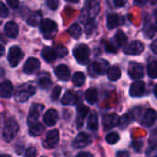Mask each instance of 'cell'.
<instances>
[{"instance_id":"cell-42","label":"cell","mask_w":157,"mask_h":157,"mask_svg":"<svg viewBox=\"0 0 157 157\" xmlns=\"http://www.w3.org/2000/svg\"><path fill=\"white\" fill-rule=\"evenodd\" d=\"M58 5L59 0H47V6L52 10H55L58 7Z\"/></svg>"},{"instance_id":"cell-46","label":"cell","mask_w":157,"mask_h":157,"mask_svg":"<svg viewBox=\"0 0 157 157\" xmlns=\"http://www.w3.org/2000/svg\"><path fill=\"white\" fill-rule=\"evenodd\" d=\"M147 1L148 0H134V4L137 6H144L147 3Z\"/></svg>"},{"instance_id":"cell-26","label":"cell","mask_w":157,"mask_h":157,"mask_svg":"<svg viewBox=\"0 0 157 157\" xmlns=\"http://www.w3.org/2000/svg\"><path fill=\"white\" fill-rule=\"evenodd\" d=\"M42 21V17H41V13L40 11H37L32 13L29 17L28 18V24L32 26V27H36L38 25H40Z\"/></svg>"},{"instance_id":"cell-10","label":"cell","mask_w":157,"mask_h":157,"mask_svg":"<svg viewBox=\"0 0 157 157\" xmlns=\"http://www.w3.org/2000/svg\"><path fill=\"white\" fill-rule=\"evenodd\" d=\"M59 139H60L59 132L57 130H52L47 133L46 138L43 142V146L45 148H48V149L54 148L58 144Z\"/></svg>"},{"instance_id":"cell-15","label":"cell","mask_w":157,"mask_h":157,"mask_svg":"<svg viewBox=\"0 0 157 157\" xmlns=\"http://www.w3.org/2000/svg\"><path fill=\"white\" fill-rule=\"evenodd\" d=\"M44 109V106L41 105V104H33L31 107H30V109H29V123H32V122H35V121L40 117V113L42 112Z\"/></svg>"},{"instance_id":"cell-25","label":"cell","mask_w":157,"mask_h":157,"mask_svg":"<svg viewBox=\"0 0 157 157\" xmlns=\"http://www.w3.org/2000/svg\"><path fill=\"white\" fill-rule=\"evenodd\" d=\"M121 71L119 66L114 65L109 67L108 70V77L110 81H117L121 78Z\"/></svg>"},{"instance_id":"cell-56","label":"cell","mask_w":157,"mask_h":157,"mask_svg":"<svg viewBox=\"0 0 157 157\" xmlns=\"http://www.w3.org/2000/svg\"><path fill=\"white\" fill-rule=\"evenodd\" d=\"M42 157H45V156H42Z\"/></svg>"},{"instance_id":"cell-50","label":"cell","mask_w":157,"mask_h":157,"mask_svg":"<svg viewBox=\"0 0 157 157\" xmlns=\"http://www.w3.org/2000/svg\"><path fill=\"white\" fill-rule=\"evenodd\" d=\"M151 49H152V51L157 54V40H155V41H153V43H152V45H151Z\"/></svg>"},{"instance_id":"cell-37","label":"cell","mask_w":157,"mask_h":157,"mask_svg":"<svg viewBox=\"0 0 157 157\" xmlns=\"http://www.w3.org/2000/svg\"><path fill=\"white\" fill-rule=\"evenodd\" d=\"M155 31V28L151 25V23L148 20H146L145 23H144V32L147 35V37H149V38L154 37Z\"/></svg>"},{"instance_id":"cell-49","label":"cell","mask_w":157,"mask_h":157,"mask_svg":"<svg viewBox=\"0 0 157 157\" xmlns=\"http://www.w3.org/2000/svg\"><path fill=\"white\" fill-rule=\"evenodd\" d=\"M76 157H94L93 155H91L90 153H86V152H83V153H80L78 154Z\"/></svg>"},{"instance_id":"cell-53","label":"cell","mask_w":157,"mask_h":157,"mask_svg":"<svg viewBox=\"0 0 157 157\" xmlns=\"http://www.w3.org/2000/svg\"><path fill=\"white\" fill-rule=\"evenodd\" d=\"M66 1H68V2H72V3H77L79 0H66Z\"/></svg>"},{"instance_id":"cell-27","label":"cell","mask_w":157,"mask_h":157,"mask_svg":"<svg viewBox=\"0 0 157 157\" xmlns=\"http://www.w3.org/2000/svg\"><path fill=\"white\" fill-rule=\"evenodd\" d=\"M85 98H86V100L87 101V103H89L90 105L95 104L97 99H98V91H97V89L94 88V87L87 89L86 91Z\"/></svg>"},{"instance_id":"cell-22","label":"cell","mask_w":157,"mask_h":157,"mask_svg":"<svg viewBox=\"0 0 157 157\" xmlns=\"http://www.w3.org/2000/svg\"><path fill=\"white\" fill-rule=\"evenodd\" d=\"M44 132V127L42 124L39 123V122H32L29 124V132L31 136L36 137V136H40Z\"/></svg>"},{"instance_id":"cell-4","label":"cell","mask_w":157,"mask_h":157,"mask_svg":"<svg viewBox=\"0 0 157 157\" xmlns=\"http://www.w3.org/2000/svg\"><path fill=\"white\" fill-rule=\"evenodd\" d=\"M74 56L80 64H86L89 60V48L86 44H79L74 49Z\"/></svg>"},{"instance_id":"cell-8","label":"cell","mask_w":157,"mask_h":157,"mask_svg":"<svg viewBox=\"0 0 157 157\" xmlns=\"http://www.w3.org/2000/svg\"><path fill=\"white\" fill-rule=\"evenodd\" d=\"M128 74L132 79H140L144 75V69L143 64L135 62H132L129 64L128 68Z\"/></svg>"},{"instance_id":"cell-19","label":"cell","mask_w":157,"mask_h":157,"mask_svg":"<svg viewBox=\"0 0 157 157\" xmlns=\"http://www.w3.org/2000/svg\"><path fill=\"white\" fill-rule=\"evenodd\" d=\"M13 95V86L9 81L0 83V97L3 98H9Z\"/></svg>"},{"instance_id":"cell-2","label":"cell","mask_w":157,"mask_h":157,"mask_svg":"<svg viewBox=\"0 0 157 157\" xmlns=\"http://www.w3.org/2000/svg\"><path fill=\"white\" fill-rule=\"evenodd\" d=\"M35 92H36V88L33 85L25 84L17 89L15 94L16 100L18 102H25L29 99V98L33 96Z\"/></svg>"},{"instance_id":"cell-35","label":"cell","mask_w":157,"mask_h":157,"mask_svg":"<svg viewBox=\"0 0 157 157\" xmlns=\"http://www.w3.org/2000/svg\"><path fill=\"white\" fill-rule=\"evenodd\" d=\"M148 75L152 78H157V62L154 61L148 64Z\"/></svg>"},{"instance_id":"cell-45","label":"cell","mask_w":157,"mask_h":157,"mask_svg":"<svg viewBox=\"0 0 157 157\" xmlns=\"http://www.w3.org/2000/svg\"><path fill=\"white\" fill-rule=\"evenodd\" d=\"M8 6L12 8H17L19 5V0H6Z\"/></svg>"},{"instance_id":"cell-34","label":"cell","mask_w":157,"mask_h":157,"mask_svg":"<svg viewBox=\"0 0 157 157\" xmlns=\"http://www.w3.org/2000/svg\"><path fill=\"white\" fill-rule=\"evenodd\" d=\"M53 50L57 55V57H64L65 55H67L68 53V51L67 49L63 46V45H61V44H58V45H55L53 47Z\"/></svg>"},{"instance_id":"cell-14","label":"cell","mask_w":157,"mask_h":157,"mask_svg":"<svg viewBox=\"0 0 157 157\" xmlns=\"http://www.w3.org/2000/svg\"><path fill=\"white\" fill-rule=\"evenodd\" d=\"M120 117L117 114H107L103 117V126L105 130H110L119 125Z\"/></svg>"},{"instance_id":"cell-51","label":"cell","mask_w":157,"mask_h":157,"mask_svg":"<svg viewBox=\"0 0 157 157\" xmlns=\"http://www.w3.org/2000/svg\"><path fill=\"white\" fill-rule=\"evenodd\" d=\"M4 53H5V49H4V47L0 44V57L3 56Z\"/></svg>"},{"instance_id":"cell-32","label":"cell","mask_w":157,"mask_h":157,"mask_svg":"<svg viewBox=\"0 0 157 157\" xmlns=\"http://www.w3.org/2000/svg\"><path fill=\"white\" fill-rule=\"evenodd\" d=\"M73 83L75 86H81L84 85L85 81H86V75L81 73V72H77L73 75Z\"/></svg>"},{"instance_id":"cell-3","label":"cell","mask_w":157,"mask_h":157,"mask_svg":"<svg viewBox=\"0 0 157 157\" xmlns=\"http://www.w3.org/2000/svg\"><path fill=\"white\" fill-rule=\"evenodd\" d=\"M109 69V64L106 60L99 59L91 63L88 68V73L91 76L95 77L99 75H103Z\"/></svg>"},{"instance_id":"cell-5","label":"cell","mask_w":157,"mask_h":157,"mask_svg":"<svg viewBox=\"0 0 157 157\" xmlns=\"http://www.w3.org/2000/svg\"><path fill=\"white\" fill-rule=\"evenodd\" d=\"M40 31L45 39H52L57 33V25L51 19H44L40 23Z\"/></svg>"},{"instance_id":"cell-31","label":"cell","mask_w":157,"mask_h":157,"mask_svg":"<svg viewBox=\"0 0 157 157\" xmlns=\"http://www.w3.org/2000/svg\"><path fill=\"white\" fill-rule=\"evenodd\" d=\"M68 32H69L70 36L73 37L74 39H78L82 34V29L78 24H73L69 28Z\"/></svg>"},{"instance_id":"cell-12","label":"cell","mask_w":157,"mask_h":157,"mask_svg":"<svg viewBox=\"0 0 157 157\" xmlns=\"http://www.w3.org/2000/svg\"><path fill=\"white\" fill-rule=\"evenodd\" d=\"M40 61L34 57H30L24 63L23 71H24V73H26L28 75H31V74L36 73L40 69Z\"/></svg>"},{"instance_id":"cell-24","label":"cell","mask_w":157,"mask_h":157,"mask_svg":"<svg viewBox=\"0 0 157 157\" xmlns=\"http://www.w3.org/2000/svg\"><path fill=\"white\" fill-rule=\"evenodd\" d=\"M76 102H77V97L72 91H67L62 98V103L63 105L72 106V105L76 104Z\"/></svg>"},{"instance_id":"cell-7","label":"cell","mask_w":157,"mask_h":157,"mask_svg":"<svg viewBox=\"0 0 157 157\" xmlns=\"http://www.w3.org/2000/svg\"><path fill=\"white\" fill-rule=\"evenodd\" d=\"M23 56H24V54L19 47H17V46L11 47L8 52V55H7V60H8L10 66L16 67L17 65H18V63L23 59Z\"/></svg>"},{"instance_id":"cell-29","label":"cell","mask_w":157,"mask_h":157,"mask_svg":"<svg viewBox=\"0 0 157 157\" xmlns=\"http://www.w3.org/2000/svg\"><path fill=\"white\" fill-rule=\"evenodd\" d=\"M52 84L50 75L47 73H43L39 77V85L41 88H48Z\"/></svg>"},{"instance_id":"cell-33","label":"cell","mask_w":157,"mask_h":157,"mask_svg":"<svg viewBox=\"0 0 157 157\" xmlns=\"http://www.w3.org/2000/svg\"><path fill=\"white\" fill-rule=\"evenodd\" d=\"M115 39H116V42L118 43L119 46H123L127 42V36L122 30H119L116 33Z\"/></svg>"},{"instance_id":"cell-18","label":"cell","mask_w":157,"mask_h":157,"mask_svg":"<svg viewBox=\"0 0 157 157\" xmlns=\"http://www.w3.org/2000/svg\"><path fill=\"white\" fill-rule=\"evenodd\" d=\"M54 73L58 79L62 81H68L70 78V71L65 64H60L57 67H55Z\"/></svg>"},{"instance_id":"cell-43","label":"cell","mask_w":157,"mask_h":157,"mask_svg":"<svg viewBox=\"0 0 157 157\" xmlns=\"http://www.w3.org/2000/svg\"><path fill=\"white\" fill-rule=\"evenodd\" d=\"M146 155L148 157H157V147H151L147 150Z\"/></svg>"},{"instance_id":"cell-41","label":"cell","mask_w":157,"mask_h":157,"mask_svg":"<svg viewBox=\"0 0 157 157\" xmlns=\"http://www.w3.org/2000/svg\"><path fill=\"white\" fill-rule=\"evenodd\" d=\"M8 15V9L5 4L0 2V17H6Z\"/></svg>"},{"instance_id":"cell-44","label":"cell","mask_w":157,"mask_h":157,"mask_svg":"<svg viewBox=\"0 0 157 157\" xmlns=\"http://www.w3.org/2000/svg\"><path fill=\"white\" fill-rule=\"evenodd\" d=\"M36 149L34 147H29L25 154V157H36Z\"/></svg>"},{"instance_id":"cell-17","label":"cell","mask_w":157,"mask_h":157,"mask_svg":"<svg viewBox=\"0 0 157 157\" xmlns=\"http://www.w3.org/2000/svg\"><path fill=\"white\" fill-rule=\"evenodd\" d=\"M59 115L56 109H50L46 111V113L44 114L43 117V121L46 123V125L48 126H53L56 124L57 121H58Z\"/></svg>"},{"instance_id":"cell-48","label":"cell","mask_w":157,"mask_h":157,"mask_svg":"<svg viewBox=\"0 0 157 157\" xmlns=\"http://www.w3.org/2000/svg\"><path fill=\"white\" fill-rule=\"evenodd\" d=\"M117 157H130V155L127 151H121L117 154Z\"/></svg>"},{"instance_id":"cell-13","label":"cell","mask_w":157,"mask_h":157,"mask_svg":"<svg viewBox=\"0 0 157 157\" xmlns=\"http://www.w3.org/2000/svg\"><path fill=\"white\" fill-rule=\"evenodd\" d=\"M145 92V83L143 81H136L132 84L130 88V95L133 98L142 97Z\"/></svg>"},{"instance_id":"cell-54","label":"cell","mask_w":157,"mask_h":157,"mask_svg":"<svg viewBox=\"0 0 157 157\" xmlns=\"http://www.w3.org/2000/svg\"><path fill=\"white\" fill-rule=\"evenodd\" d=\"M155 29L157 31V20L155 21Z\"/></svg>"},{"instance_id":"cell-28","label":"cell","mask_w":157,"mask_h":157,"mask_svg":"<svg viewBox=\"0 0 157 157\" xmlns=\"http://www.w3.org/2000/svg\"><path fill=\"white\" fill-rule=\"evenodd\" d=\"M120 23V18L116 14H109L107 17V27L109 29L116 28Z\"/></svg>"},{"instance_id":"cell-47","label":"cell","mask_w":157,"mask_h":157,"mask_svg":"<svg viewBox=\"0 0 157 157\" xmlns=\"http://www.w3.org/2000/svg\"><path fill=\"white\" fill-rule=\"evenodd\" d=\"M127 2V0H114V3L117 6L121 7V6H123L125 5V3Z\"/></svg>"},{"instance_id":"cell-39","label":"cell","mask_w":157,"mask_h":157,"mask_svg":"<svg viewBox=\"0 0 157 157\" xmlns=\"http://www.w3.org/2000/svg\"><path fill=\"white\" fill-rule=\"evenodd\" d=\"M61 94V87L59 86H56L53 89H52V100H57L59 96Z\"/></svg>"},{"instance_id":"cell-30","label":"cell","mask_w":157,"mask_h":157,"mask_svg":"<svg viewBox=\"0 0 157 157\" xmlns=\"http://www.w3.org/2000/svg\"><path fill=\"white\" fill-rule=\"evenodd\" d=\"M87 126L89 130L94 131V132H96L98 129V117L96 113H92L90 115L88 121H87Z\"/></svg>"},{"instance_id":"cell-36","label":"cell","mask_w":157,"mask_h":157,"mask_svg":"<svg viewBox=\"0 0 157 157\" xmlns=\"http://www.w3.org/2000/svg\"><path fill=\"white\" fill-rule=\"evenodd\" d=\"M120 135L117 132H110L106 136V141L109 144H115L119 142Z\"/></svg>"},{"instance_id":"cell-20","label":"cell","mask_w":157,"mask_h":157,"mask_svg":"<svg viewBox=\"0 0 157 157\" xmlns=\"http://www.w3.org/2000/svg\"><path fill=\"white\" fill-rule=\"evenodd\" d=\"M5 32L9 38H16L18 34V26L14 21H9L5 25Z\"/></svg>"},{"instance_id":"cell-6","label":"cell","mask_w":157,"mask_h":157,"mask_svg":"<svg viewBox=\"0 0 157 157\" xmlns=\"http://www.w3.org/2000/svg\"><path fill=\"white\" fill-rule=\"evenodd\" d=\"M140 123L144 127H151L157 120V112L155 109H146L140 114Z\"/></svg>"},{"instance_id":"cell-16","label":"cell","mask_w":157,"mask_h":157,"mask_svg":"<svg viewBox=\"0 0 157 157\" xmlns=\"http://www.w3.org/2000/svg\"><path fill=\"white\" fill-rule=\"evenodd\" d=\"M86 9L91 17H95L100 8V0H86Z\"/></svg>"},{"instance_id":"cell-40","label":"cell","mask_w":157,"mask_h":157,"mask_svg":"<svg viewBox=\"0 0 157 157\" xmlns=\"http://www.w3.org/2000/svg\"><path fill=\"white\" fill-rule=\"evenodd\" d=\"M129 117H128V115H123L121 118H120V122H119V125L122 128V129H124L128 124H129Z\"/></svg>"},{"instance_id":"cell-1","label":"cell","mask_w":157,"mask_h":157,"mask_svg":"<svg viewBox=\"0 0 157 157\" xmlns=\"http://www.w3.org/2000/svg\"><path fill=\"white\" fill-rule=\"evenodd\" d=\"M18 124L14 119H10L6 122L3 130V138L6 143H10L14 140L18 132Z\"/></svg>"},{"instance_id":"cell-21","label":"cell","mask_w":157,"mask_h":157,"mask_svg":"<svg viewBox=\"0 0 157 157\" xmlns=\"http://www.w3.org/2000/svg\"><path fill=\"white\" fill-rule=\"evenodd\" d=\"M89 111V109L86 106L81 105L77 108V118H76V124L80 128L83 125L84 120L86 117L87 113Z\"/></svg>"},{"instance_id":"cell-38","label":"cell","mask_w":157,"mask_h":157,"mask_svg":"<svg viewBox=\"0 0 157 157\" xmlns=\"http://www.w3.org/2000/svg\"><path fill=\"white\" fill-rule=\"evenodd\" d=\"M85 29H86V33L87 35L92 34L95 31V29H96V23H95V21L93 19L88 20L87 23L86 24V28Z\"/></svg>"},{"instance_id":"cell-52","label":"cell","mask_w":157,"mask_h":157,"mask_svg":"<svg viewBox=\"0 0 157 157\" xmlns=\"http://www.w3.org/2000/svg\"><path fill=\"white\" fill-rule=\"evenodd\" d=\"M154 93H155V97L157 98V85L155 86V88H154Z\"/></svg>"},{"instance_id":"cell-11","label":"cell","mask_w":157,"mask_h":157,"mask_svg":"<svg viewBox=\"0 0 157 157\" xmlns=\"http://www.w3.org/2000/svg\"><path fill=\"white\" fill-rule=\"evenodd\" d=\"M92 139L90 137L89 134L86 133V132H80L74 140V143H73V145L75 148H77V149H81V148H85L86 147L87 145L90 144Z\"/></svg>"},{"instance_id":"cell-55","label":"cell","mask_w":157,"mask_h":157,"mask_svg":"<svg viewBox=\"0 0 157 157\" xmlns=\"http://www.w3.org/2000/svg\"><path fill=\"white\" fill-rule=\"evenodd\" d=\"M0 157H10L9 155H1Z\"/></svg>"},{"instance_id":"cell-9","label":"cell","mask_w":157,"mask_h":157,"mask_svg":"<svg viewBox=\"0 0 157 157\" xmlns=\"http://www.w3.org/2000/svg\"><path fill=\"white\" fill-rule=\"evenodd\" d=\"M144 50V45L140 40H133L124 48V52L130 55H138Z\"/></svg>"},{"instance_id":"cell-23","label":"cell","mask_w":157,"mask_h":157,"mask_svg":"<svg viewBox=\"0 0 157 157\" xmlns=\"http://www.w3.org/2000/svg\"><path fill=\"white\" fill-rule=\"evenodd\" d=\"M41 55H42V58L48 63H52L57 58V55H56L54 50L52 49L51 47H44L42 49Z\"/></svg>"}]
</instances>
